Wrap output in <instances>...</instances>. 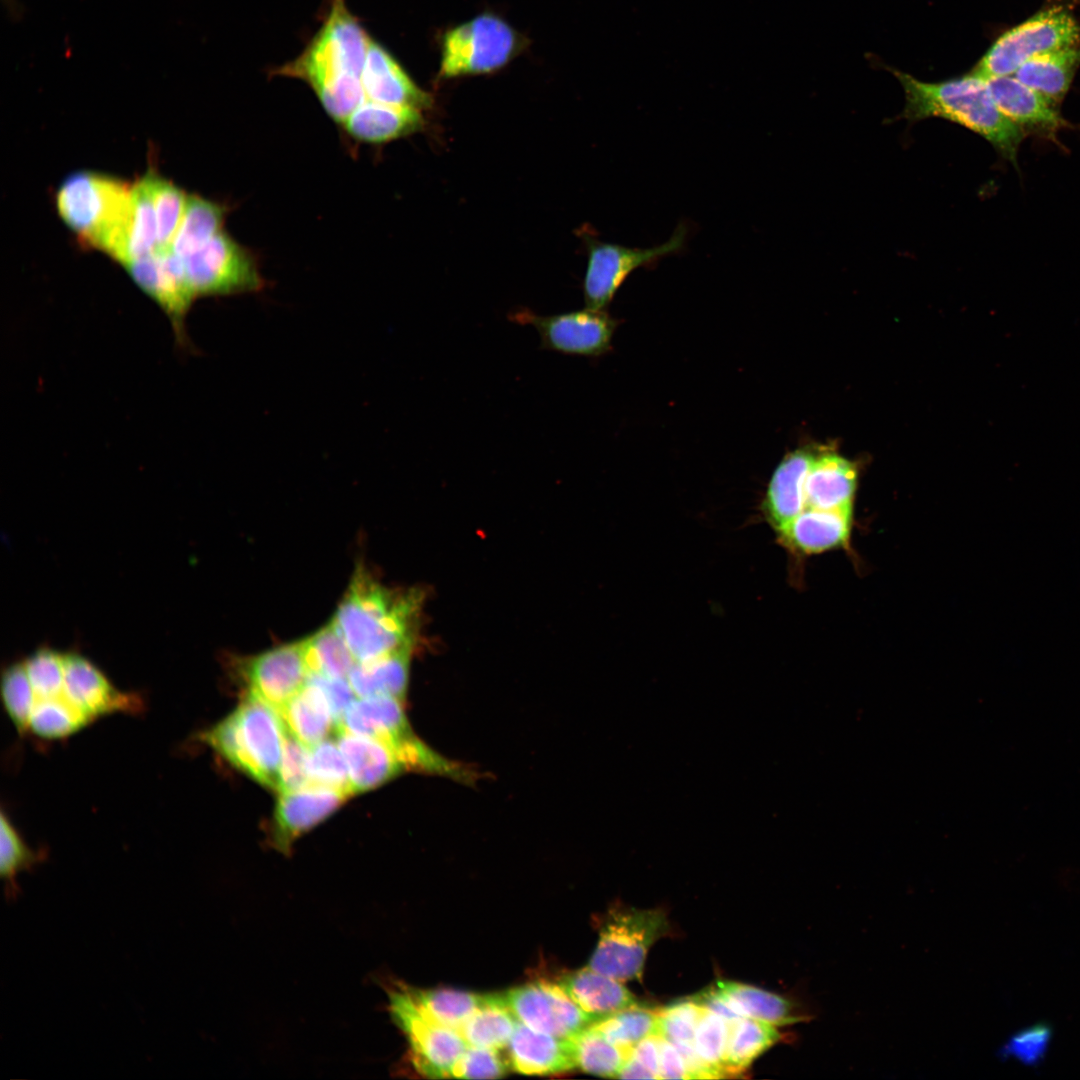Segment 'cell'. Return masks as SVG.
<instances>
[{
    "label": "cell",
    "instance_id": "cell-10",
    "mask_svg": "<svg viewBox=\"0 0 1080 1080\" xmlns=\"http://www.w3.org/2000/svg\"><path fill=\"white\" fill-rule=\"evenodd\" d=\"M388 994L391 1017L408 1040L415 1070L430 1078L451 1077L453 1065L468 1047L460 1033L432 1019L408 986L398 985Z\"/></svg>",
    "mask_w": 1080,
    "mask_h": 1080
},
{
    "label": "cell",
    "instance_id": "cell-12",
    "mask_svg": "<svg viewBox=\"0 0 1080 1080\" xmlns=\"http://www.w3.org/2000/svg\"><path fill=\"white\" fill-rule=\"evenodd\" d=\"M509 320L533 326L543 350L586 357L607 353L617 326V321L604 310L588 308L548 316L519 309L509 315Z\"/></svg>",
    "mask_w": 1080,
    "mask_h": 1080
},
{
    "label": "cell",
    "instance_id": "cell-46",
    "mask_svg": "<svg viewBox=\"0 0 1080 1080\" xmlns=\"http://www.w3.org/2000/svg\"><path fill=\"white\" fill-rule=\"evenodd\" d=\"M1 690L5 709L17 730H28L34 693L24 663L13 664L3 672Z\"/></svg>",
    "mask_w": 1080,
    "mask_h": 1080
},
{
    "label": "cell",
    "instance_id": "cell-49",
    "mask_svg": "<svg viewBox=\"0 0 1080 1080\" xmlns=\"http://www.w3.org/2000/svg\"><path fill=\"white\" fill-rule=\"evenodd\" d=\"M498 1050L468 1046L451 1070V1077L464 1079H494L502 1077L508 1069Z\"/></svg>",
    "mask_w": 1080,
    "mask_h": 1080
},
{
    "label": "cell",
    "instance_id": "cell-42",
    "mask_svg": "<svg viewBox=\"0 0 1080 1080\" xmlns=\"http://www.w3.org/2000/svg\"><path fill=\"white\" fill-rule=\"evenodd\" d=\"M308 770L310 786L353 794L348 766L336 741L325 739L310 747Z\"/></svg>",
    "mask_w": 1080,
    "mask_h": 1080
},
{
    "label": "cell",
    "instance_id": "cell-8",
    "mask_svg": "<svg viewBox=\"0 0 1080 1080\" xmlns=\"http://www.w3.org/2000/svg\"><path fill=\"white\" fill-rule=\"evenodd\" d=\"M439 76L494 72L520 49L518 33L501 17L484 13L448 30L442 39Z\"/></svg>",
    "mask_w": 1080,
    "mask_h": 1080
},
{
    "label": "cell",
    "instance_id": "cell-53",
    "mask_svg": "<svg viewBox=\"0 0 1080 1080\" xmlns=\"http://www.w3.org/2000/svg\"><path fill=\"white\" fill-rule=\"evenodd\" d=\"M660 1036L650 1035L635 1044L629 1057L659 1077Z\"/></svg>",
    "mask_w": 1080,
    "mask_h": 1080
},
{
    "label": "cell",
    "instance_id": "cell-37",
    "mask_svg": "<svg viewBox=\"0 0 1080 1080\" xmlns=\"http://www.w3.org/2000/svg\"><path fill=\"white\" fill-rule=\"evenodd\" d=\"M91 721L93 720L64 693L58 697L34 701L28 730L42 738L58 739L79 731Z\"/></svg>",
    "mask_w": 1080,
    "mask_h": 1080
},
{
    "label": "cell",
    "instance_id": "cell-22",
    "mask_svg": "<svg viewBox=\"0 0 1080 1080\" xmlns=\"http://www.w3.org/2000/svg\"><path fill=\"white\" fill-rule=\"evenodd\" d=\"M851 522L852 510L805 508L776 534L792 552L816 554L846 545Z\"/></svg>",
    "mask_w": 1080,
    "mask_h": 1080
},
{
    "label": "cell",
    "instance_id": "cell-41",
    "mask_svg": "<svg viewBox=\"0 0 1080 1080\" xmlns=\"http://www.w3.org/2000/svg\"><path fill=\"white\" fill-rule=\"evenodd\" d=\"M157 219V249L168 250L183 218L188 195L169 180L149 171L146 175Z\"/></svg>",
    "mask_w": 1080,
    "mask_h": 1080
},
{
    "label": "cell",
    "instance_id": "cell-13",
    "mask_svg": "<svg viewBox=\"0 0 1080 1080\" xmlns=\"http://www.w3.org/2000/svg\"><path fill=\"white\" fill-rule=\"evenodd\" d=\"M135 284L167 316L176 340L186 345L185 321L195 297L186 279L183 258L168 250H155L122 265Z\"/></svg>",
    "mask_w": 1080,
    "mask_h": 1080
},
{
    "label": "cell",
    "instance_id": "cell-31",
    "mask_svg": "<svg viewBox=\"0 0 1080 1080\" xmlns=\"http://www.w3.org/2000/svg\"><path fill=\"white\" fill-rule=\"evenodd\" d=\"M279 714L287 730L308 748L325 740L332 730L337 729L324 694L307 681Z\"/></svg>",
    "mask_w": 1080,
    "mask_h": 1080
},
{
    "label": "cell",
    "instance_id": "cell-40",
    "mask_svg": "<svg viewBox=\"0 0 1080 1080\" xmlns=\"http://www.w3.org/2000/svg\"><path fill=\"white\" fill-rule=\"evenodd\" d=\"M657 1025V1010L640 1004L601 1018L590 1026L615 1045L630 1050L642 1039L657 1035Z\"/></svg>",
    "mask_w": 1080,
    "mask_h": 1080
},
{
    "label": "cell",
    "instance_id": "cell-29",
    "mask_svg": "<svg viewBox=\"0 0 1080 1080\" xmlns=\"http://www.w3.org/2000/svg\"><path fill=\"white\" fill-rule=\"evenodd\" d=\"M413 646H405L366 662H356L348 681L360 698L386 696L403 701L406 697Z\"/></svg>",
    "mask_w": 1080,
    "mask_h": 1080
},
{
    "label": "cell",
    "instance_id": "cell-47",
    "mask_svg": "<svg viewBox=\"0 0 1080 1080\" xmlns=\"http://www.w3.org/2000/svg\"><path fill=\"white\" fill-rule=\"evenodd\" d=\"M703 1007L691 998L657 1010V1035L672 1043L693 1044Z\"/></svg>",
    "mask_w": 1080,
    "mask_h": 1080
},
{
    "label": "cell",
    "instance_id": "cell-3",
    "mask_svg": "<svg viewBox=\"0 0 1080 1080\" xmlns=\"http://www.w3.org/2000/svg\"><path fill=\"white\" fill-rule=\"evenodd\" d=\"M131 191L132 186L120 179L79 171L59 186L57 211L83 243L120 263L125 254Z\"/></svg>",
    "mask_w": 1080,
    "mask_h": 1080
},
{
    "label": "cell",
    "instance_id": "cell-27",
    "mask_svg": "<svg viewBox=\"0 0 1080 1080\" xmlns=\"http://www.w3.org/2000/svg\"><path fill=\"white\" fill-rule=\"evenodd\" d=\"M575 1003L595 1021L642 1004L623 982L585 967L563 976L559 982Z\"/></svg>",
    "mask_w": 1080,
    "mask_h": 1080
},
{
    "label": "cell",
    "instance_id": "cell-11",
    "mask_svg": "<svg viewBox=\"0 0 1080 1080\" xmlns=\"http://www.w3.org/2000/svg\"><path fill=\"white\" fill-rule=\"evenodd\" d=\"M687 232V227L679 224L667 242L646 249L629 248L587 238L588 262L583 281L586 308H607L632 271L678 253L684 247Z\"/></svg>",
    "mask_w": 1080,
    "mask_h": 1080
},
{
    "label": "cell",
    "instance_id": "cell-2",
    "mask_svg": "<svg viewBox=\"0 0 1080 1080\" xmlns=\"http://www.w3.org/2000/svg\"><path fill=\"white\" fill-rule=\"evenodd\" d=\"M905 94L899 117L916 122L942 118L985 138L1004 158L1015 162L1024 132L995 104L987 81L973 72L938 82H924L890 69Z\"/></svg>",
    "mask_w": 1080,
    "mask_h": 1080
},
{
    "label": "cell",
    "instance_id": "cell-28",
    "mask_svg": "<svg viewBox=\"0 0 1080 1080\" xmlns=\"http://www.w3.org/2000/svg\"><path fill=\"white\" fill-rule=\"evenodd\" d=\"M716 987L740 1017H749L774 1026L805 1022L812 1017L796 1001L751 985L719 980Z\"/></svg>",
    "mask_w": 1080,
    "mask_h": 1080
},
{
    "label": "cell",
    "instance_id": "cell-38",
    "mask_svg": "<svg viewBox=\"0 0 1080 1080\" xmlns=\"http://www.w3.org/2000/svg\"><path fill=\"white\" fill-rule=\"evenodd\" d=\"M576 1067L602 1077H617L630 1050H625L591 1026L570 1038Z\"/></svg>",
    "mask_w": 1080,
    "mask_h": 1080
},
{
    "label": "cell",
    "instance_id": "cell-26",
    "mask_svg": "<svg viewBox=\"0 0 1080 1080\" xmlns=\"http://www.w3.org/2000/svg\"><path fill=\"white\" fill-rule=\"evenodd\" d=\"M855 465L835 453L815 455L804 483V509L852 510Z\"/></svg>",
    "mask_w": 1080,
    "mask_h": 1080
},
{
    "label": "cell",
    "instance_id": "cell-4",
    "mask_svg": "<svg viewBox=\"0 0 1080 1080\" xmlns=\"http://www.w3.org/2000/svg\"><path fill=\"white\" fill-rule=\"evenodd\" d=\"M285 731L277 710L245 692L238 707L200 738L235 768L277 791Z\"/></svg>",
    "mask_w": 1080,
    "mask_h": 1080
},
{
    "label": "cell",
    "instance_id": "cell-54",
    "mask_svg": "<svg viewBox=\"0 0 1080 1080\" xmlns=\"http://www.w3.org/2000/svg\"><path fill=\"white\" fill-rule=\"evenodd\" d=\"M694 1002L705 1007L731 1022L741 1018L731 1007L726 997L716 987H710L690 997Z\"/></svg>",
    "mask_w": 1080,
    "mask_h": 1080
},
{
    "label": "cell",
    "instance_id": "cell-15",
    "mask_svg": "<svg viewBox=\"0 0 1080 1080\" xmlns=\"http://www.w3.org/2000/svg\"><path fill=\"white\" fill-rule=\"evenodd\" d=\"M337 729L374 738L390 745L406 767L418 764L426 755L425 745L412 731L402 701L386 696L353 700Z\"/></svg>",
    "mask_w": 1080,
    "mask_h": 1080
},
{
    "label": "cell",
    "instance_id": "cell-50",
    "mask_svg": "<svg viewBox=\"0 0 1080 1080\" xmlns=\"http://www.w3.org/2000/svg\"><path fill=\"white\" fill-rule=\"evenodd\" d=\"M308 749L286 728L283 755L279 769L278 792H289L310 786Z\"/></svg>",
    "mask_w": 1080,
    "mask_h": 1080
},
{
    "label": "cell",
    "instance_id": "cell-25",
    "mask_svg": "<svg viewBox=\"0 0 1080 1080\" xmlns=\"http://www.w3.org/2000/svg\"><path fill=\"white\" fill-rule=\"evenodd\" d=\"M353 139L382 144L423 127L421 110L364 99L341 124Z\"/></svg>",
    "mask_w": 1080,
    "mask_h": 1080
},
{
    "label": "cell",
    "instance_id": "cell-35",
    "mask_svg": "<svg viewBox=\"0 0 1080 1080\" xmlns=\"http://www.w3.org/2000/svg\"><path fill=\"white\" fill-rule=\"evenodd\" d=\"M157 249V219L147 177L144 175L131 191L125 254L121 265Z\"/></svg>",
    "mask_w": 1080,
    "mask_h": 1080
},
{
    "label": "cell",
    "instance_id": "cell-14",
    "mask_svg": "<svg viewBox=\"0 0 1080 1080\" xmlns=\"http://www.w3.org/2000/svg\"><path fill=\"white\" fill-rule=\"evenodd\" d=\"M503 996L518 1022L560 1038H571L595 1022L558 982L527 983L510 989Z\"/></svg>",
    "mask_w": 1080,
    "mask_h": 1080
},
{
    "label": "cell",
    "instance_id": "cell-16",
    "mask_svg": "<svg viewBox=\"0 0 1080 1080\" xmlns=\"http://www.w3.org/2000/svg\"><path fill=\"white\" fill-rule=\"evenodd\" d=\"M238 670L249 692L280 710L305 686L309 670L303 641L244 659Z\"/></svg>",
    "mask_w": 1080,
    "mask_h": 1080
},
{
    "label": "cell",
    "instance_id": "cell-32",
    "mask_svg": "<svg viewBox=\"0 0 1080 1080\" xmlns=\"http://www.w3.org/2000/svg\"><path fill=\"white\" fill-rule=\"evenodd\" d=\"M517 1023L505 1003L503 994H486L484 1003L463 1023L458 1032L468 1046L500 1050L507 1047Z\"/></svg>",
    "mask_w": 1080,
    "mask_h": 1080
},
{
    "label": "cell",
    "instance_id": "cell-34",
    "mask_svg": "<svg viewBox=\"0 0 1080 1080\" xmlns=\"http://www.w3.org/2000/svg\"><path fill=\"white\" fill-rule=\"evenodd\" d=\"M780 1039L782 1035L774 1025L749 1017L731 1021L725 1055L726 1074L744 1071Z\"/></svg>",
    "mask_w": 1080,
    "mask_h": 1080
},
{
    "label": "cell",
    "instance_id": "cell-18",
    "mask_svg": "<svg viewBox=\"0 0 1080 1080\" xmlns=\"http://www.w3.org/2000/svg\"><path fill=\"white\" fill-rule=\"evenodd\" d=\"M64 693L92 720L114 712H134L141 702L116 689L89 660L64 654Z\"/></svg>",
    "mask_w": 1080,
    "mask_h": 1080
},
{
    "label": "cell",
    "instance_id": "cell-30",
    "mask_svg": "<svg viewBox=\"0 0 1080 1080\" xmlns=\"http://www.w3.org/2000/svg\"><path fill=\"white\" fill-rule=\"evenodd\" d=\"M1079 65L1080 43L1035 56L1014 76L1057 105L1068 92Z\"/></svg>",
    "mask_w": 1080,
    "mask_h": 1080
},
{
    "label": "cell",
    "instance_id": "cell-6",
    "mask_svg": "<svg viewBox=\"0 0 1080 1080\" xmlns=\"http://www.w3.org/2000/svg\"><path fill=\"white\" fill-rule=\"evenodd\" d=\"M669 929L663 910L616 904L601 922L588 966L621 982L640 980L649 949Z\"/></svg>",
    "mask_w": 1080,
    "mask_h": 1080
},
{
    "label": "cell",
    "instance_id": "cell-20",
    "mask_svg": "<svg viewBox=\"0 0 1080 1080\" xmlns=\"http://www.w3.org/2000/svg\"><path fill=\"white\" fill-rule=\"evenodd\" d=\"M361 83L366 99L412 107H430L429 94L418 87L394 57L381 45L370 41L364 62Z\"/></svg>",
    "mask_w": 1080,
    "mask_h": 1080
},
{
    "label": "cell",
    "instance_id": "cell-7",
    "mask_svg": "<svg viewBox=\"0 0 1080 1080\" xmlns=\"http://www.w3.org/2000/svg\"><path fill=\"white\" fill-rule=\"evenodd\" d=\"M1079 43L1075 18L1062 7L1048 8L1004 32L972 72L984 80L1014 75L1035 56Z\"/></svg>",
    "mask_w": 1080,
    "mask_h": 1080
},
{
    "label": "cell",
    "instance_id": "cell-23",
    "mask_svg": "<svg viewBox=\"0 0 1080 1080\" xmlns=\"http://www.w3.org/2000/svg\"><path fill=\"white\" fill-rule=\"evenodd\" d=\"M507 1048L509 1065L519 1073L548 1075L577 1068L570 1038L537 1031L520 1022Z\"/></svg>",
    "mask_w": 1080,
    "mask_h": 1080
},
{
    "label": "cell",
    "instance_id": "cell-24",
    "mask_svg": "<svg viewBox=\"0 0 1080 1080\" xmlns=\"http://www.w3.org/2000/svg\"><path fill=\"white\" fill-rule=\"evenodd\" d=\"M815 455L810 449H797L776 467L762 503L766 520L775 532L804 509V483Z\"/></svg>",
    "mask_w": 1080,
    "mask_h": 1080
},
{
    "label": "cell",
    "instance_id": "cell-45",
    "mask_svg": "<svg viewBox=\"0 0 1080 1080\" xmlns=\"http://www.w3.org/2000/svg\"><path fill=\"white\" fill-rule=\"evenodd\" d=\"M34 701L64 694V654L40 649L24 662Z\"/></svg>",
    "mask_w": 1080,
    "mask_h": 1080
},
{
    "label": "cell",
    "instance_id": "cell-48",
    "mask_svg": "<svg viewBox=\"0 0 1080 1080\" xmlns=\"http://www.w3.org/2000/svg\"><path fill=\"white\" fill-rule=\"evenodd\" d=\"M1052 1037L1048 1024L1039 1023L1012 1035L999 1050L1002 1059L1014 1058L1027 1066H1037L1044 1059Z\"/></svg>",
    "mask_w": 1080,
    "mask_h": 1080
},
{
    "label": "cell",
    "instance_id": "cell-33",
    "mask_svg": "<svg viewBox=\"0 0 1080 1080\" xmlns=\"http://www.w3.org/2000/svg\"><path fill=\"white\" fill-rule=\"evenodd\" d=\"M227 209L198 195H188L185 212L170 249L185 258L224 230Z\"/></svg>",
    "mask_w": 1080,
    "mask_h": 1080
},
{
    "label": "cell",
    "instance_id": "cell-19",
    "mask_svg": "<svg viewBox=\"0 0 1080 1080\" xmlns=\"http://www.w3.org/2000/svg\"><path fill=\"white\" fill-rule=\"evenodd\" d=\"M987 85L997 107L1023 132L1051 138L1066 122L1056 105L1014 75L988 79Z\"/></svg>",
    "mask_w": 1080,
    "mask_h": 1080
},
{
    "label": "cell",
    "instance_id": "cell-52",
    "mask_svg": "<svg viewBox=\"0 0 1080 1080\" xmlns=\"http://www.w3.org/2000/svg\"><path fill=\"white\" fill-rule=\"evenodd\" d=\"M660 1079H692L686 1061L678 1048L660 1036Z\"/></svg>",
    "mask_w": 1080,
    "mask_h": 1080
},
{
    "label": "cell",
    "instance_id": "cell-5",
    "mask_svg": "<svg viewBox=\"0 0 1080 1080\" xmlns=\"http://www.w3.org/2000/svg\"><path fill=\"white\" fill-rule=\"evenodd\" d=\"M370 41L345 0H331L327 17L310 44L275 73L305 81L319 96L347 78H361Z\"/></svg>",
    "mask_w": 1080,
    "mask_h": 1080
},
{
    "label": "cell",
    "instance_id": "cell-39",
    "mask_svg": "<svg viewBox=\"0 0 1080 1080\" xmlns=\"http://www.w3.org/2000/svg\"><path fill=\"white\" fill-rule=\"evenodd\" d=\"M410 990L419 1005L432 1019L457 1031L486 999V994L450 988H410Z\"/></svg>",
    "mask_w": 1080,
    "mask_h": 1080
},
{
    "label": "cell",
    "instance_id": "cell-9",
    "mask_svg": "<svg viewBox=\"0 0 1080 1080\" xmlns=\"http://www.w3.org/2000/svg\"><path fill=\"white\" fill-rule=\"evenodd\" d=\"M183 262L195 299L258 292L265 285L256 256L225 230Z\"/></svg>",
    "mask_w": 1080,
    "mask_h": 1080
},
{
    "label": "cell",
    "instance_id": "cell-44",
    "mask_svg": "<svg viewBox=\"0 0 1080 1080\" xmlns=\"http://www.w3.org/2000/svg\"><path fill=\"white\" fill-rule=\"evenodd\" d=\"M0 826V874L5 882L6 896L14 898L18 891L17 874L31 867L38 855L26 845L3 812Z\"/></svg>",
    "mask_w": 1080,
    "mask_h": 1080
},
{
    "label": "cell",
    "instance_id": "cell-1",
    "mask_svg": "<svg viewBox=\"0 0 1080 1080\" xmlns=\"http://www.w3.org/2000/svg\"><path fill=\"white\" fill-rule=\"evenodd\" d=\"M422 601L416 589H391L359 568L332 622L356 662H366L414 646Z\"/></svg>",
    "mask_w": 1080,
    "mask_h": 1080
},
{
    "label": "cell",
    "instance_id": "cell-51",
    "mask_svg": "<svg viewBox=\"0 0 1080 1080\" xmlns=\"http://www.w3.org/2000/svg\"><path fill=\"white\" fill-rule=\"evenodd\" d=\"M307 682L314 684L322 691L338 728L347 707L354 700L355 693L349 681L345 680V678H329L309 673Z\"/></svg>",
    "mask_w": 1080,
    "mask_h": 1080
},
{
    "label": "cell",
    "instance_id": "cell-17",
    "mask_svg": "<svg viewBox=\"0 0 1080 1080\" xmlns=\"http://www.w3.org/2000/svg\"><path fill=\"white\" fill-rule=\"evenodd\" d=\"M347 797L343 792L318 786L280 793L273 816L274 845L287 853L300 835L333 813Z\"/></svg>",
    "mask_w": 1080,
    "mask_h": 1080
},
{
    "label": "cell",
    "instance_id": "cell-36",
    "mask_svg": "<svg viewBox=\"0 0 1080 1080\" xmlns=\"http://www.w3.org/2000/svg\"><path fill=\"white\" fill-rule=\"evenodd\" d=\"M303 645L309 673L345 678L356 663L333 622L303 641Z\"/></svg>",
    "mask_w": 1080,
    "mask_h": 1080
},
{
    "label": "cell",
    "instance_id": "cell-21",
    "mask_svg": "<svg viewBox=\"0 0 1080 1080\" xmlns=\"http://www.w3.org/2000/svg\"><path fill=\"white\" fill-rule=\"evenodd\" d=\"M336 742L346 760L353 793L378 787L407 770L397 752L387 743L335 731Z\"/></svg>",
    "mask_w": 1080,
    "mask_h": 1080
},
{
    "label": "cell",
    "instance_id": "cell-43",
    "mask_svg": "<svg viewBox=\"0 0 1080 1080\" xmlns=\"http://www.w3.org/2000/svg\"><path fill=\"white\" fill-rule=\"evenodd\" d=\"M729 1024L724 1017L703 1007L694 1034L693 1045L696 1053L720 1077L726 1074L725 1055Z\"/></svg>",
    "mask_w": 1080,
    "mask_h": 1080
}]
</instances>
